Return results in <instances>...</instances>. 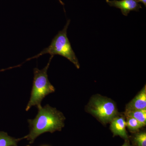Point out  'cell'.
<instances>
[{
	"instance_id": "6da1fadb",
	"label": "cell",
	"mask_w": 146,
	"mask_h": 146,
	"mask_svg": "<svg viewBox=\"0 0 146 146\" xmlns=\"http://www.w3.org/2000/svg\"><path fill=\"white\" fill-rule=\"evenodd\" d=\"M38 114L34 119H29L30 132L25 139L33 143L39 135L45 132L52 133L56 131H60L64 126L65 119L63 113L54 108L47 104L44 107H37Z\"/></svg>"
},
{
	"instance_id": "7a4b0ae2",
	"label": "cell",
	"mask_w": 146,
	"mask_h": 146,
	"mask_svg": "<svg viewBox=\"0 0 146 146\" xmlns=\"http://www.w3.org/2000/svg\"><path fill=\"white\" fill-rule=\"evenodd\" d=\"M70 23V20H68L64 28L61 31L58 32L48 48L43 50L39 54L27 59V61L37 58L46 54H48L53 56L55 55H58L66 58L73 63L76 68L79 69L80 65L78 59L72 49L70 42L67 36V30Z\"/></svg>"
},
{
	"instance_id": "3957f363",
	"label": "cell",
	"mask_w": 146,
	"mask_h": 146,
	"mask_svg": "<svg viewBox=\"0 0 146 146\" xmlns=\"http://www.w3.org/2000/svg\"><path fill=\"white\" fill-rule=\"evenodd\" d=\"M53 57L51 56L46 66L42 70L37 68L33 70L34 78L30 98L27 105L26 110L28 111L33 106L37 107L41 105V102L45 97L55 91L54 86L49 80L47 71L51 60Z\"/></svg>"
},
{
	"instance_id": "277c9868",
	"label": "cell",
	"mask_w": 146,
	"mask_h": 146,
	"mask_svg": "<svg viewBox=\"0 0 146 146\" xmlns=\"http://www.w3.org/2000/svg\"><path fill=\"white\" fill-rule=\"evenodd\" d=\"M87 110L105 124L110 122L119 114L115 103L110 99L100 95L91 98Z\"/></svg>"
},
{
	"instance_id": "5b68a950",
	"label": "cell",
	"mask_w": 146,
	"mask_h": 146,
	"mask_svg": "<svg viewBox=\"0 0 146 146\" xmlns=\"http://www.w3.org/2000/svg\"><path fill=\"white\" fill-rule=\"evenodd\" d=\"M108 4L111 7L119 9L123 15L127 16L131 11H138L142 9V5L138 0H106Z\"/></svg>"
},
{
	"instance_id": "8992f818",
	"label": "cell",
	"mask_w": 146,
	"mask_h": 146,
	"mask_svg": "<svg viewBox=\"0 0 146 146\" xmlns=\"http://www.w3.org/2000/svg\"><path fill=\"white\" fill-rule=\"evenodd\" d=\"M110 129L113 136H119L125 140L129 139V136L127 131L126 123L125 118L117 116L110 122Z\"/></svg>"
},
{
	"instance_id": "52a82bcc",
	"label": "cell",
	"mask_w": 146,
	"mask_h": 146,
	"mask_svg": "<svg viewBox=\"0 0 146 146\" xmlns=\"http://www.w3.org/2000/svg\"><path fill=\"white\" fill-rule=\"evenodd\" d=\"M146 109V86L127 105L125 110H141Z\"/></svg>"
},
{
	"instance_id": "ba28073f",
	"label": "cell",
	"mask_w": 146,
	"mask_h": 146,
	"mask_svg": "<svg viewBox=\"0 0 146 146\" xmlns=\"http://www.w3.org/2000/svg\"><path fill=\"white\" fill-rule=\"evenodd\" d=\"M129 136V140L132 146H146V132L145 131L133 133Z\"/></svg>"
},
{
	"instance_id": "9c48e42d",
	"label": "cell",
	"mask_w": 146,
	"mask_h": 146,
	"mask_svg": "<svg viewBox=\"0 0 146 146\" xmlns=\"http://www.w3.org/2000/svg\"><path fill=\"white\" fill-rule=\"evenodd\" d=\"M125 117H131L136 119L144 127L146 125V109L141 110H125Z\"/></svg>"
},
{
	"instance_id": "30bf717a",
	"label": "cell",
	"mask_w": 146,
	"mask_h": 146,
	"mask_svg": "<svg viewBox=\"0 0 146 146\" xmlns=\"http://www.w3.org/2000/svg\"><path fill=\"white\" fill-rule=\"evenodd\" d=\"M23 139L25 137L15 138L9 136L5 132L0 131V146H18V142Z\"/></svg>"
},
{
	"instance_id": "8fae6325",
	"label": "cell",
	"mask_w": 146,
	"mask_h": 146,
	"mask_svg": "<svg viewBox=\"0 0 146 146\" xmlns=\"http://www.w3.org/2000/svg\"><path fill=\"white\" fill-rule=\"evenodd\" d=\"M126 127L132 133L139 131L140 129L144 127L143 124L133 117H126Z\"/></svg>"
},
{
	"instance_id": "7c38bea8",
	"label": "cell",
	"mask_w": 146,
	"mask_h": 146,
	"mask_svg": "<svg viewBox=\"0 0 146 146\" xmlns=\"http://www.w3.org/2000/svg\"><path fill=\"white\" fill-rule=\"evenodd\" d=\"M121 146H132L130 143V141L129 139L125 140V142Z\"/></svg>"
},
{
	"instance_id": "4fadbf2b",
	"label": "cell",
	"mask_w": 146,
	"mask_h": 146,
	"mask_svg": "<svg viewBox=\"0 0 146 146\" xmlns=\"http://www.w3.org/2000/svg\"><path fill=\"white\" fill-rule=\"evenodd\" d=\"M138 1L139 3H141L145 6V7H146V0H138Z\"/></svg>"
},
{
	"instance_id": "5bb4252c",
	"label": "cell",
	"mask_w": 146,
	"mask_h": 146,
	"mask_svg": "<svg viewBox=\"0 0 146 146\" xmlns=\"http://www.w3.org/2000/svg\"><path fill=\"white\" fill-rule=\"evenodd\" d=\"M58 1L59 2V3H60V4H61L62 5H64V3H63V2L61 0H58Z\"/></svg>"
},
{
	"instance_id": "9a60e30c",
	"label": "cell",
	"mask_w": 146,
	"mask_h": 146,
	"mask_svg": "<svg viewBox=\"0 0 146 146\" xmlns=\"http://www.w3.org/2000/svg\"><path fill=\"white\" fill-rule=\"evenodd\" d=\"M27 146H29V145H27Z\"/></svg>"
},
{
	"instance_id": "2e32d148",
	"label": "cell",
	"mask_w": 146,
	"mask_h": 146,
	"mask_svg": "<svg viewBox=\"0 0 146 146\" xmlns=\"http://www.w3.org/2000/svg\"></svg>"
}]
</instances>
